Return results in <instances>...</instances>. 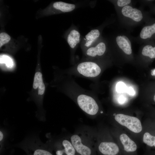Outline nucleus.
Wrapping results in <instances>:
<instances>
[{
    "mask_svg": "<svg viewBox=\"0 0 155 155\" xmlns=\"http://www.w3.org/2000/svg\"><path fill=\"white\" fill-rule=\"evenodd\" d=\"M78 72L87 77L94 78L98 75L101 72L99 66L96 63L85 61L80 63L77 67Z\"/></svg>",
    "mask_w": 155,
    "mask_h": 155,
    "instance_id": "1a4fd4ad",
    "label": "nucleus"
},
{
    "mask_svg": "<svg viewBox=\"0 0 155 155\" xmlns=\"http://www.w3.org/2000/svg\"><path fill=\"white\" fill-rule=\"evenodd\" d=\"M110 131L123 155H135L137 150L136 142L123 130L115 127Z\"/></svg>",
    "mask_w": 155,
    "mask_h": 155,
    "instance_id": "39448f33",
    "label": "nucleus"
},
{
    "mask_svg": "<svg viewBox=\"0 0 155 155\" xmlns=\"http://www.w3.org/2000/svg\"><path fill=\"white\" fill-rule=\"evenodd\" d=\"M131 1L130 0H118L117 1V5L119 7L125 6L130 3Z\"/></svg>",
    "mask_w": 155,
    "mask_h": 155,
    "instance_id": "5701e85b",
    "label": "nucleus"
},
{
    "mask_svg": "<svg viewBox=\"0 0 155 155\" xmlns=\"http://www.w3.org/2000/svg\"><path fill=\"white\" fill-rule=\"evenodd\" d=\"M80 34L79 32L75 29L71 31L67 37V42L69 46L72 49L75 47L79 42Z\"/></svg>",
    "mask_w": 155,
    "mask_h": 155,
    "instance_id": "ddd939ff",
    "label": "nucleus"
},
{
    "mask_svg": "<svg viewBox=\"0 0 155 155\" xmlns=\"http://www.w3.org/2000/svg\"><path fill=\"white\" fill-rule=\"evenodd\" d=\"M103 155H121V150L111 131L107 129L100 130L97 133V145Z\"/></svg>",
    "mask_w": 155,
    "mask_h": 155,
    "instance_id": "20e7f679",
    "label": "nucleus"
},
{
    "mask_svg": "<svg viewBox=\"0 0 155 155\" xmlns=\"http://www.w3.org/2000/svg\"><path fill=\"white\" fill-rule=\"evenodd\" d=\"M117 44L119 47L127 55L132 53L131 46V42L128 38L125 36H119L116 38Z\"/></svg>",
    "mask_w": 155,
    "mask_h": 155,
    "instance_id": "9b49d317",
    "label": "nucleus"
},
{
    "mask_svg": "<svg viewBox=\"0 0 155 155\" xmlns=\"http://www.w3.org/2000/svg\"><path fill=\"white\" fill-rule=\"evenodd\" d=\"M143 143L150 147H155V136H154L148 132L144 133L142 135Z\"/></svg>",
    "mask_w": 155,
    "mask_h": 155,
    "instance_id": "a211bd4d",
    "label": "nucleus"
},
{
    "mask_svg": "<svg viewBox=\"0 0 155 155\" xmlns=\"http://www.w3.org/2000/svg\"><path fill=\"white\" fill-rule=\"evenodd\" d=\"M56 155H75L76 150L70 139L63 137L55 141L49 140L46 142Z\"/></svg>",
    "mask_w": 155,
    "mask_h": 155,
    "instance_id": "0eeeda50",
    "label": "nucleus"
},
{
    "mask_svg": "<svg viewBox=\"0 0 155 155\" xmlns=\"http://www.w3.org/2000/svg\"><path fill=\"white\" fill-rule=\"evenodd\" d=\"M151 74L152 76H155V69L151 70Z\"/></svg>",
    "mask_w": 155,
    "mask_h": 155,
    "instance_id": "a878e982",
    "label": "nucleus"
},
{
    "mask_svg": "<svg viewBox=\"0 0 155 155\" xmlns=\"http://www.w3.org/2000/svg\"><path fill=\"white\" fill-rule=\"evenodd\" d=\"M142 54L151 59L155 58V47H153L150 45L145 46L142 49Z\"/></svg>",
    "mask_w": 155,
    "mask_h": 155,
    "instance_id": "aec40b11",
    "label": "nucleus"
},
{
    "mask_svg": "<svg viewBox=\"0 0 155 155\" xmlns=\"http://www.w3.org/2000/svg\"><path fill=\"white\" fill-rule=\"evenodd\" d=\"M155 33V23L152 25L146 26L142 30L140 36L141 38L146 39L151 37Z\"/></svg>",
    "mask_w": 155,
    "mask_h": 155,
    "instance_id": "f3484780",
    "label": "nucleus"
},
{
    "mask_svg": "<svg viewBox=\"0 0 155 155\" xmlns=\"http://www.w3.org/2000/svg\"><path fill=\"white\" fill-rule=\"evenodd\" d=\"M11 37L7 33L2 32L0 34V47L7 43L10 40Z\"/></svg>",
    "mask_w": 155,
    "mask_h": 155,
    "instance_id": "412c9836",
    "label": "nucleus"
},
{
    "mask_svg": "<svg viewBox=\"0 0 155 155\" xmlns=\"http://www.w3.org/2000/svg\"><path fill=\"white\" fill-rule=\"evenodd\" d=\"M54 8L63 12H69L73 11L75 7L74 4L65 3L62 1H57L53 4Z\"/></svg>",
    "mask_w": 155,
    "mask_h": 155,
    "instance_id": "2eb2a0df",
    "label": "nucleus"
},
{
    "mask_svg": "<svg viewBox=\"0 0 155 155\" xmlns=\"http://www.w3.org/2000/svg\"><path fill=\"white\" fill-rule=\"evenodd\" d=\"M77 102L80 108L87 114L93 116L98 113L99 107L95 100L91 96L80 94L77 98Z\"/></svg>",
    "mask_w": 155,
    "mask_h": 155,
    "instance_id": "6e6552de",
    "label": "nucleus"
},
{
    "mask_svg": "<svg viewBox=\"0 0 155 155\" xmlns=\"http://www.w3.org/2000/svg\"><path fill=\"white\" fill-rule=\"evenodd\" d=\"M125 98L123 96H121L119 98V102L120 103H123L125 101Z\"/></svg>",
    "mask_w": 155,
    "mask_h": 155,
    "instance_id": "393cba45",
    "label": "nucleus"
},
{
    "mask_svg": "<svg viewBox=\"0 0 155 155\" xmlns=\"http://www.w3.org/2000/svg\"><path fill=\"white\" fill-rule=\"evenodd\" d=\"M106 50L105 43L100 42L95 47H89L86 51V55L89 57H95L101 56L104 54Z\"/></svg>",
    "mask_w": 155,
    "mask_h": 155,
    "instance_id": "f8f14e48",
    "label": "nucleus"
},
{
    "mask_svg": "<svg viewBox=\"0 0 155 155\" xmlns=\"http://www.w3.org/2000/svg\"><path fill=\"white\" fill-rule=\"evenodd\" d=\"M121 12L125 16L130 18L137 22L141 21L143 18L142 13L140 10L133 8L129 5L124 6L121 10Z\"/></svg>",
    "mask_w": 155,
    "mask_h": 155,
    "instance_id": "9d476101",
    "label": "nucleus"
},
{
    "mask_svg": "<svg viewBox=\"0 0 155 155\" xmlns=\"http://www.w3.org/2000/svg\"><path fill=\"white\" fill-rule=\"evenodd\" d=\"M45 89L41 70L38 66L34 76L31 98L37 107L36 117L40 121H43L45 120V114L43 107V99Z\"/></svg>",
    "mask_w": 155,
    "mask_h": 155,
    "instance_id": "f03ea898",
    "label": "nucleus"
},
{
    "mask_svg": "<svg viewBox=\"0 0 155 155\" xmlns=\"http://www.w3.org/2000/svg\"><path fill=\"white\" fill-rule=\"evenodd\" d=\"M7 131L4 128H1L0 131V155H3L6 152L7 147L6 142L8 136Z\"/></svg>",
    "mask_w": 155,
    "mask_h": 155,
    "instance_id": "dca6fc26",
    "label": "nucleus"
},
{
    "mask_svg": "<svg viewBox=\"0 0 155 155\" xmlns=\"http://www.w3.org/2000/svg\"><path fill=\"white\" fill-rule=\"evenodd\" d=\"M113 116L112 119L115 123L131 133L134 134L142 133V125L137 117L122 113L117 114Z\"/></svg>",
    "mask_w": 155,
    "mask_h": 155,
    "instance_id": "423d86ee",
    "label": "nucleus"
},
{
    "mask_svg": "<svg viewBox=\"0 0 155 155\" xmlns=\"http://www.w3.org/2000/svg\"><path fill=\"white\" fill-rule=\"evenodd\" d=\"M100 35L99 31L97 29L91 30L85 36L84 46L88 47L90 46Z\"/></svg>",
    "mask_w": 155,
    "mask_h": 155,
    "instance_id": "4468645a",
    "label": "nucleus"
},
{
    "mask_svg": "<svg viewBox=\"0 0 155 155\" xmlns=\"http://www.w3.org/2000/svg\"><path fill=\"white\" fill-rule=\"evenodd\" d=\"M154 101L155 102V94L154 95Z\"/></svg>",
    "mask_w": 155,
    "mask_h": 155,
    "instance_id": "bb28decb",
    "label": "nucleus"
},
{
    "mask_svg": "<svg viewBox=\"0 0 155 155\" xmlns=\"http://www.w3.org/2000/svg\"><path fill=\"white\" fill-rule=\"evenodd\" d=\"M15 146L23 150L26 155H54L47 144L42 142L36 135L27 136Z\"/></svg>",
    "mask_w": 155,
    "mask_h": 155,
    "instance_id": "7ed1b4c3",
    "label": "nucleus"
},
{
    "mask_svg": "<svg viewBox=\"0 0 155 155\" xmlns=\"http://www.w3.org/2000/svg\"><path fill=\"white\" fill-rule=\"evenodd\" d=\"M0 63L5 64L6 68L9 69H12L14 66L12 59L9 56L5 55H1Z\"/></svg>",
    "mask_w": 155,
    "mask_h": 155,
    "instance_id": "6ab92c4d",
    "label": "nucleus"
},
{
    "mask_svg": "<svg viewBox=\"0 0 155 155\" xmlns=\"http://www.w3.org/2000/svg\"><path fill=\"white\" fill-rule=\"evenodd\" d=\"M97 133L84 129L72 135L70 141L76 152L81 155H91V148L97 145Z\"/></svg>",
    "mask_w": 155,
    "mask_h": 155,
    "instance_id": "f257e3e1",
    "label": "nucleus"
},
{
    "mask_svg": "<svg viewBox=\"0 0 155 155\" xmlns=\"http://www.w3.org/2000/svg\"><path fill=\"white\" fill-rule=\"evenodd\" d=\"M127 89L126 85L122 82H119L116 84V90L119 93L125 92L127 91Z\"/></svg>",
    "mask_w": 155,
    "mask_h": 155,
    "instance_id": "4be33fe9",
    "label": "nucleus"
},
{
    "mask_svg": "<svg viewBox=\"0 0 155 155\" xmlns=\"http://www.w3.org/2000/svg\"><path fill=\"white\" fill-rule=\"evenodd\" d=\"M128 94L130 95L131 96H133L135 94V91L133 88L131 87H129L127 90V91Z\"/></svg>",
    "mask_w": 155,
    "mask_h": 155,
    "instance_id": "b1692460",
    "label": "nucleus"
}]
</instances>
